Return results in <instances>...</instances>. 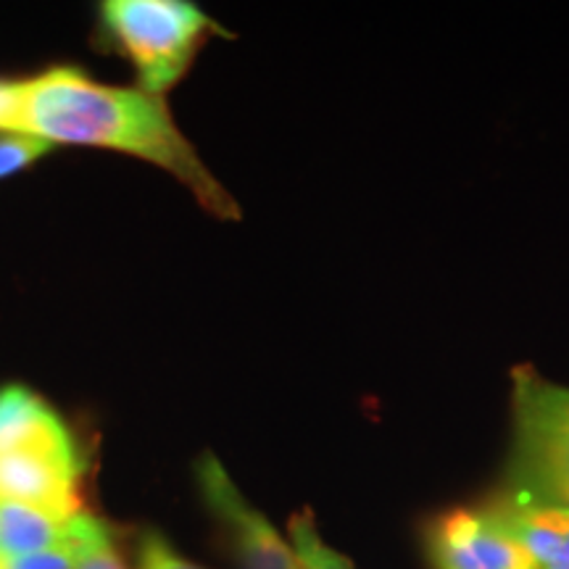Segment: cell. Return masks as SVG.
Returning <instances> with one entry per match:
<instances>
[{
	"label": "cell",
	"mask_w": 569,
	"mask_h": 569,
	"mask_svg": "<svg viewBox=\"0 0 569 569\" xmlns=\"http://www.w3.org/2000/svg\"><path fill=\"white\" fill-rule=\"evenodd\" d=\"M3 132L30 134L51 146L111 148L163 169L219 219H240L234 198L174 124L163 98L142 90L113 88L82 71L56 67L30 80H17V101Z\"/></svg>",
	"instance_id": "cell-1"
},
{
	"label": "cell",
	"mask_w": 569,
	"mask_h": 569,
	"mask_svg": "<svg viewBox=\"0 0 569 569\" xmlns=\"http://www.w3.org/2000/svg\"><path fill=\"white\" fill-rule=\"evenodd\" d=\"M507 482V503L569 507V388L532 367L511 372Z\"/></svg>",
	"instance_id": "cell-2"
},
{
	"label": "cell",
	"mask_w": 569,
	"mask_h": 569,
	"mask_svg": "<svg viewBox=\"0 0 569 569\" xmlns=\"http://www.w3.org/2000/svg\"><path fill=\"white\" fill-rule=\"evenodd\" d=\"M101 19L138 71V90L161 98L193 63L219 27L184 0H109Z\"/></svg>",
	"instance_id": "cell-3"
},
{
	"label": "cell",
	"mask_w": 569,
	"mask_h": 569,
	"mask_svg": "<svg viewBox=\"0 0 569 569\" xmlns=\"http://www.w3.org/2000/svg\"><path fill=\"white\" fill-rule=\"evenodd\" d=\"M196 480L206 509L230 543L238 569H298L290 538L282 536L264 511L248 501L213 453H203L198 459Z\"/></svg>",
	"instance_id": "cell-4"
},
{
	"label": "cell",
	"mask_w": 569,
	"mask_h": 569,
	"mask_svg": "<svg viewBox=\"0 0 569 569\" xmlns=\"http://www.w3.org/2000/svg\"><path fill=\"white\" fill-rule=\"evenodd\" d=\"M436 569H538L493 509H453L430 530Z\"/></svg>",
	"instance_id": "cell-5"
},
{
	"label": "cell",
	"mask_w": 569,
	"mask_h": 569,
	"mask_svg": "<svg viewBox=\"0 0 569 569\" xmlns=\"http://www.w3.org/2000/svg\"><path fill=\"white\" fill-rule=\"evenodd\" d=\"M82 472V451L0 453V501L77 517L84 511Z\"/></svg>",
	"instance_id": "cell-6"
},
{
	"label": "cell",
	"mask_w": 569,
	"mask_h": 569,
	"mask_svg": "<svg viewBox=\"0 0 569 569\" xmlns=\"http://www.w3.org/2000/svg\"><path fill=\"white\" fill-rule=\"evenodd\" d=\"M80 451L67 422L51 403L24 386L0 388V453Z\"/></svg>",
	"instance_id": "cell-7"
},
{
	"label": "cell",
	"mask_w": 569,
	"mask_h": 569,
	"mask_svg": "<svg viewBox=\"0 0 569 569\" xmlns=\"http://www.w3.org/2000/svg\"><path fill=\"white\" fill-rule=\"evenodd\" d=\"M490 509L538 569H569V507H519L498 501Z\"/></svg>",
	"instance_id": "cell-8"
},
{
	"label": "cell",
	"mask_w": 569,
	"mask_h": 569,
	"mask_svg": "<svg viewBox=\"0 0 569 569\" xmlns=\"http://www.w3.org/2000/svg\"><path fill=\"white\" fill-rule=\"evenodd\" d=\"M84 511L77 517H59L27 503L0 501V557H30L67 546Z\"/></svg>",
	"instance_id": "cell-9"
},
{
	"label": "cell",
	"mask_w": 569,
	"mask_h": 569,
	"mask_svg": "<svg viewBox=\"0 0 569 569\" xmlns=\"http://www.w3.org/2000/svg\"><path fill=\"white\" fill-rule=\"evenodd\" d=\"M288 538L293 543L298 569H353V561L322 538L311 511H298L290 517Z\"/></svg>",
	"instance_id": "cell-10"
},
{
	"label": "cell",
	"mask_w": 569,
	"mask_h": 569,
	"mask_svg": "<svg viewBox=\"0 0 569 569\" xmlns=\"http://www.w3.org/2000/svg\"><path fill=\"white\" fill-rule=\"evenodd\" d=\"M74 569H132L117 549V540L96 515H88L77 543Z\"/></svg>",
	"instance_id": "cell-11"
},
{
	"label": "cell",
	"mask_w": 569,
	"mask_h": 569,
	"mask_svg": "<svg viewBox=\"0 0 569 569\" xmlns=\"http://www.w3.org/2000/svg\"><path fill=\"white\" fill-rule=\"evenodd\" d=\"M132 569H209L188 559L174 549V543L163 532L146 528L134 538V565Z\"/></svg>",
	"instance_id": "cell-12"
},
{
	"label": "cell",
	"mask_w": 569,
	"mask_h": 569,
	"mask_svg": "<svg viewBox=\"0 0 569 569\" xmlns=\"http://www.w3.org/2000/svg\"><path fill=\"white\" fill-rule=\"evenodd\" d=\"M53 151L51 142L30 138V134H17V132H0V180L21 172L30 163H34L42 156Z\"/></svg>",
	"instance_id": "cell-13"
},
{
	"label": "cell",
	"mask_w": 569,
	"mask_h": 569,
	"mask_svg": "<svg viewBox=\"0 0 569 569\" xmlns=\"http://www.w3.org/2000/svg\"><path fill=\"white\" fill-rule=\"evenodd\" d=\"M88 515L90 511H84L80 517L74 538H71L67 546H59V549H51V551L30 553V557H0V569H74L77 543H80V532Z\"/></svg>",
	"instance_id": "cell-14"
},
{
	"label": "cell",
	"mask_w": 569,
	"mask_h": 569,
	"mask_svg": "<svg viewBox=\"0 0 569 569\" xmlns=\"http://www.w3.org/2000/svg\"><path fill=\"white\" fill-rule=\"evenodd\" d=\"M13 101H17V80H0V132H3L6 122H9Z\"/></svg>",
	"instance_id": "cell-15"
}]
</instances>
